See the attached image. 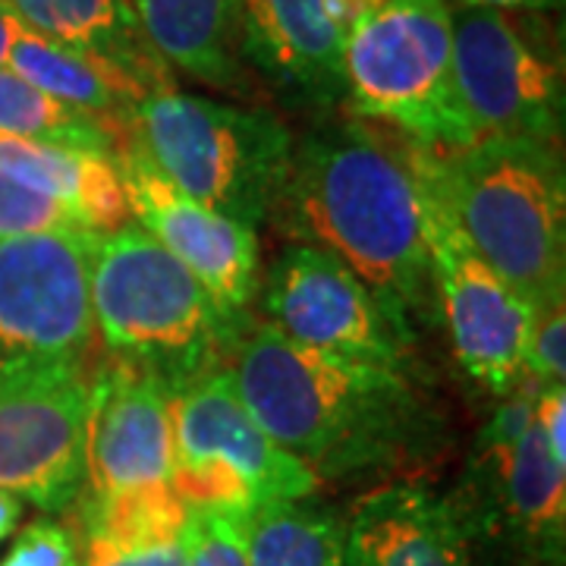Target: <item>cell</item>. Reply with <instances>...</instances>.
<instances>
[{
	"mask_svg": "<svg viewBox=\"0 0 566 566\" xmlns=\"http://www.w3.org/2000/svg\"><path fill=\"white\" fill-rule=\"evenodd\" d=\"M92 359L0 363V488L48 513L85 491Z\"/></svg>",
	"mask_w": 566,
	"mask_h": 566,
	"instance_id": "8fae6325",
	"label": "cell"
},
{
	"mask_svg": "<svg viewBox=\"0 0 566 566\" xmlns=\"http://www.w3.org/2000/svg\"><path fill=\"white\" fill-rule=\"evenodd\" d=\"M356 0H240V51L293 111L344 104V41Z\"/></svg>",
	"mask_w": 566,
	"mask_h": 566,
	"instance_id": "9a60e30c",
	"label": "cell"
},
{
	"mask_svg": "<svg viewBox=\"0 0 566 566\" xmlns=\"http://www.w3.org/2000/svg\"><path fill=\"white\" fill-rule=\"evenodd\" d=\"M22 22L17 20V13L0 0V66H7V57H10V44L17 39Z\"/></svg>",
	"mask_w": 566,
	"mask_h": 566,
	"instance_id": "1f68e13d",
	"label": "cell"
},
{
	"mask_svg": "<svg viewBox=\"0 0 566 566\" xmlns=\"http://www.w3.org/2000/svg\"><path fill=\"white\" fill-rule=\"evenodd\" d=\"M82 535L85 545L148 547L177 542L186 526V504L170 485L136 488L117 494H82Z\"/></svg>",
	"mask_w": 566,
	"mask_h": 566,
	"instance_id": "cb8c5ba5",
	"label": "cell"
},
{
	"mask_svg": "<svg viewBox=\"0 0 566 566\" xmlns=\"http://www.w3.org/2000/svg\"><path fill=\"white\" fill-rule=\"evenodd\" d=\"M22 520V501L17 494H10V491H3L0 488V542L7 538V535H13V528L20 526Z\"/></svg>",
	"mask_w": 566,
	"mask_h": 566,
	"instance_id": "4dcf8cb0",
	"label": "cell"
},
{
	"mask_svg": "<svg viewBox=\"0 0 566 566\" xmlns=\"http://www.w3.org/2000/svg\"><path fill=\"white\" fill-rule=\"evenodd\" d=\"M61 230H85V227L66 205L32 192L22 182L0 174V240L29 237V233H61Z\"/></svg>",
	"mask_w": 566,
	"mask_h": 566,
	"instance_id": "484cf974",
	"label": "cell"
},
{
	"mask_svg": "<svg viewBox=\"0 0 566 566\" xmlns=\"http://www.w3.org/2000/svg\"><path fill=\"white\" fill-rule=\"evenodd\" d=\"M0 174L66 205L88 233H114L133 221L117 155L0 133Z\"/></svg>",
	"mask_w": 566,
	"mask_h": 566,
	"instance_id": "ac0fdd59",
	"label": "cell"
},
{
	"mask_svg": "<svg viewBox=\"0 0 566 566\" xmlns=\"http://www.w3.org/2000/svg\"><path fill=\"white\" fill-rule=\"evenodd\" d=\"M249 566H346L344 516L315 497L274 501L245 513Z\"/></svg>",
	"mask_w": 566,
	"mask_h": 566,
	"instance_id": "7402d4cb",
	"label": "cell"
},
{
	"mask_svg": "<svg viewBox=\"0 0 566 566\" xmlns=\"http://www.w3.org/2000/svg\"><path fill=\"white\" fill-rule=\"evenodd\" d=\"M526 375L542 387L566 381V300L535 308Z\"/></svg>",
	"mask_w": 566,
	"mask_h": 566,
	"instance_id": "4316f807",
	"label": "cell"
},
{
	"mask_svg": "<svg viewBox=\"0 0 566 566\" xmlns=\"http://www.w3.org/2000/svg\"><path fill=\"white\" fill-rule=\"evenodd\" d=\"M76 566H85V564H82V557H80V564H76Z\"/></svg>",
	"mask_w": 566,
	"mask_h": 566,
	"instance_id": "d6a6232c",
	"label": "cell"
},
{
	"mask_svg": "<svg viewBox=\"0 0 566 566\" xmlns=\"http://www.w3.org/2000/svg\"><path fill=\"white\" fill-rule=\"evenodd\" d=\"M80 547L73 532L57 520H35L22 528L17 545L7 551L0 566H76Z\"/></svg>",
	"mask_w": 566,
	"mask_h": 566,
	"instance_id": "83f0119b",
	"label": "cell"
},
{
	"mask_svg": "<svg viewBox=\"0 0 566 566\" xmlns=\"http://www.w3.org/2000/svg\"><path fill=\"white\" fill-rule=\"evenodd\" d=\"M0 133L117 155L133 129H120L102 117L57 102L20 80L13 70L0 66Z\"/></svg>",
	"mask_w": 566,
	"mask_h": 566,
	"instance_id": "603a6c76",
	"label": "cell"
},
{
	"mask_svg": "<svg viewBox=\"0 0 566 566\" xmlns=\"http://www.w3.org/2000/svg\"><path fill=\"white\" fill-rule=\"evenodd\" d=\"M460 7H494V10H538L551 13L560 10L564 0H457Z\"/></svg>",
	"mask_w": 566,
	"mask_h": 566,
	"instance_id": "f546056e",
	"label": "cell"
},
{
	"mask_svg": "<svg viewBox=\"0 0 566 566\" xmlns=\"http://www.w3.org/2000/svg\"><path fill=\"white\" fill-rule=\"evenodd\" d=\"M428 164L469 243L532 308L566 300L564 142L482 136Z\"/></svg>",
	"mask_w": 566,
	"mask_h": 566,
	"instance_id": "3957f363",
	"label": "cell"
},
{
	"mask_svg": "<svg viewBox=\"0 0 566 566\" xmlns=\"http://www.w3.org/2000/svg\"><path fill=\"white\" fill-rule=\"evenodd\" d=\"M255 303L264 324L293 344L353 363L409 371L416 340L394 324L346 264L315 245H283L262 274Z\"/></svg>",
	"mask_w": 566,
	"mask_h": 566,
	"instance_id": "4fadbf2b",
	"label": "cell"
},
{
	"mask_svg": "<svg viewBox=\"0 0 566 566\" xmlns=\"http://www.w3.org/2000/svg\"><path fill=\"white\" fill-rule=\"evenodd\" d=\"M133 136L189 199L252 230L271 218L296 139L271 107L214 102L177 85L142 98Z\"/></svg>",
	"mask_w": 566,
	"mask_h": 566,
	"instance_id": "8992f818",
	"label": "cell"
},
{
	"mask_svg": "<svg viewBox=\"0 0 566 566\" xmlns=\"http://www.w3.org/2000/svg\"><path fill=\"white\" fill-rule=\"evenodd\" d=\"M85 566H182V538L148 547L85 545Z\"/></svg>",
	"mask_w": 566,
	"mask_h": 566,
	"instance_id": "f1b7e54d",
	"label": "cell"
},
{
	"mask_svg": "<svg viewBox=\"0 0 566 566\" xmlns=\"http://www.w3.org/2000/svg\"><path fill=\"white\" fill-rule=\"evenodd\" d=\"M7 70H13L20 80L41 88L44 95L120 129H133L136 107L145 98L139 85L117 66L73 51L61 41L44 39L25 25H20L10 44Z\"/></svg>",
	"mask_w": 566,
	"mask_h": 566,
	"instance_id": "44dd1931",
	"label": "cell"
},
{
	"mask_svg": "<svg viewBox=\"0 0 566 566\" xmlns=\"http://www.w3.org/2000/svg\"><path fill=\"white\" fill-rule=\"evenodd\" d=\"M95 249L98 233L85 230L0 240V363L92 359Z\"/></svg>",
	"mask_w": 566,
	"mask_h": 566,
	"instance_id": "7c38bea8",
	"label": "cell"
},
{
	"mask_svg": "<svg viewBox=\"0 0 566 566\" xmlns=\"http://www.w3.org/2000/svg\"><path fill=\"white\" fill-rule=\"evenodd\" d=\"M542 385L526 378L501 397L450 497L472 547L491 545L510 566H564L566 463L554 460L535 424Z\"/></svg>",
	"mask_w": 566,
	"mask_h": 566,
	"instance_id": "52a82bcc",
	"label": "cell"
},
{
	"mask_svg": "<svg viewBox=\"0 0 566 566\" xmlns=\"http://www.w3.org/2000/svg\"><path fill=\"white\" fill-rule=\"evenodd\" d=\"M170 387L139 365L111 356H104V363L95 359L82 494H117L170 485Z\"/></svg>",
	"mask_w": 566,
	"mask_h": 566,
	"instance_id": "2e32d148",
	"label": "cell"
},
{
	"mask_svg": "<svg viewBox=\"0 0 566 566\" xmlns=\"http://www.w3.org/2000/svg\"><path fill=\"white\" fill-rule=\"evenodd\" d=\"M155 54L189 80L245 95L240 0H129Z\"/></svg>",
	"mask_w": 566,
	"mask_h": 566,
	"instance_id": "d6986e66",
	"label": "cell"
},
{
	"mask_svg": "<svg viewBox=\"0 0 566 566\" xmlns=\"http://www.w3.org/2000/svg\"><path fill=\"white\" fill-rule=\"evenodd\" d=\"M344 107L438 155L469 145L453 80V3L356 0L344 41Z\"/></svg>",
	"mask_w": 566,
	"mask_h": 566,
	"instance_id": "5b68a950",
	"label": "cell"
},
{
	"mask_svg": "<svg viewBox=\"0 0 566 566\" xmlns=\"http://www.w3.org/2000/svg\"><path fill=\"white\" fill-rule=\"evenodd\" d=\"M268 223L346 264L406 337L438 312L419 145L381 123L346 114L293 139Z\"/></svg>",
	"mask_w": 566,
	"mask_h": 566,
	"instance_id": "6da1fadb",
	"label": "cell"
},
{
	"mask_svg": "<svg viewBox=\"0 0 566 566\" xmlns=\"http://www.w3.org/2000/svg\"><path fill=\"white\" fill-rule=\"evenodd\" d=\"M92 318L104 356L151 371L170 394L227 365L249 324L139 223L98 237Z\"/></svg>",
	"mask_w": 566,
	"mask_h": 566,
	"instance_id": "277c9868",
	"label": "cell"
},
{
	"mask_svg": "<svg viewBox=\"0 0 566 566\" xmlns=\"http://www.w3.org/2000/svg\"><path fill=\"white\" fill-rule=\"evenodd\" d=\"M170 488L186 510L252 513L274 501L315 497L318 479L290 457L240 400L230 365L170 394Z\"/></svg>",
	"mask_w": 566,
	"mask_h": 566,
	"instance_id": "ba28073f",
	"label": "cell"
},
{
	"mask_svg": "<svg viewBox=\"0 0 566 566\" xmlns=\"http://www.w3.org/2000/svg\"><path fill=\"white\" fill-rule=\"evenodd\" d=\"M17 20L44 39L117 66L145 95L174 85L167 63L142 32L129 0H3Z\"/></svg>",
	"mask_w": 566,
	"mask_h": 566,
	"instance_id": "ffe728a7",
	"label": "cell"
},
{
	"mask_svg": "<svg viewBox=\"0 0 566 566\" xmlns=\"http://www.w3.org/2000/svg\"><path fill=\"white\" fill-rule=\"evenodd\" d=\"M227 365L252 419L318 482L403 469L441 428L409 371L308 349L264 322L245 324Z\"/></svg>",
	"mask_w": 566,
	"mask_h": 566,
	"instance_id": "7a4b0ae2",
	"label": "cell"
},
{
	"mask_svg": "<svg viewBox=\"0 0 566 566\" xmlns=\"http://www.w3.org/2000/svg\"><path fill=\"white\" fill-rule=\"evenodd\" d=\"M424 186V227L434 303L447 324L453 356L491 397H506L526 381L528 337L535 308L482 259L441 196L428 148L419 145Z\"/></svg>",
	"mask_w": 566,
	"mask_h": 566,
	"instance_id": "30bf717a",
	"label": "cell"
},
{
	"mask_svg": "<svg viewBox=\"0 0 566 566\" xmlns=\"http://www.w3.org/2000/svg\"><path fill=\"white\" fill-rule=\"evenodd\" d=\"M453 80L472 139L564 142V44L547 13L457 3Z\"/></svg>",
	"mask_w": 566,
	"mask_h": 566,
	"instance_id": "9c48e42d",
	"label": "cell"
},
{
	"mask_svg": "<svg viewBox=\"0 0 566 566\" xmlns=\"http://www.w3.org/2000/svg\"><path fill=\"white\" fill-rule=\"evenodd\" d=\"M182 566H249L245 513L189 510L182 526Z\"/></svg>",
	"mask_w": 566,
	"mask_h": 566,
	"instance_id": "d4e9b609",
	"label": "cell"
},
{
	"mask_svg": "<svg viewBox=\"0 0 566 566\" xmlns=\"http://www.w3.org/2000/svg\"><path fill=\"white\" fill-rule=\"evenodd\" d=\"M117 164L142 230L186 264L230 315L249 318V305L255 303L262 283V249L255 230L189 199L145 158L133 133L117 151Z\"/></svg>",
	"mask_w": 566,
	"mask_h": 566,
	"instance_id": "5bb4252c",
	"label": "cell"
},
{
	"mask_svg": "<svg viewBox=\"0 0 566 566\" xmlns=\"http://www.w3.org/2000/svg\"><path fill=\"white\" fill-rule=\"evenodd\" d=\"M346 566H472V542L450 497L394 482L363 494L344 520Z\"/></svg>",
	"mask_w": 566,
	"mask_h": 566,
	"instance_id": "e0dca14e",
	"label": "cell"
}]
</instances>
